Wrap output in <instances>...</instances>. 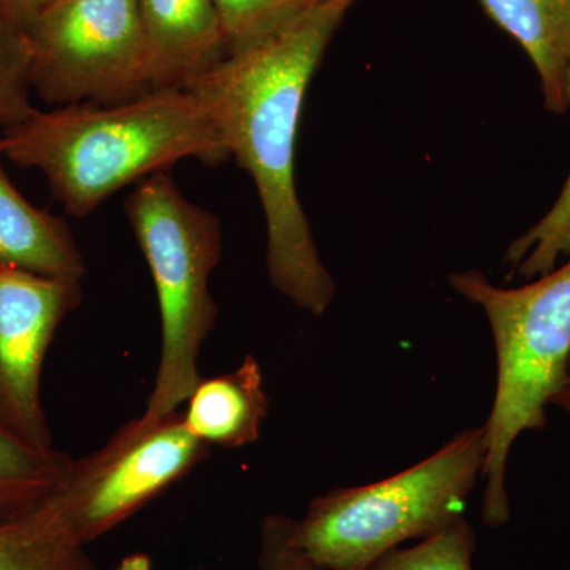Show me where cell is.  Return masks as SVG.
Instances as JSON below:
<instances>
[{"mask_svg":"<svg viewBox=\"0 0 570 570\" xmlns=\"http://www.w3.org/2000/svg\"><path fill=\"white\" fill-rule=\"evenodd\" d=\"M355 2L321 0L273 39L227 56L184 88L204 105L230 159L257 187L269 281L313 316H324L336 284L296 193V137L309 82Z\"/></svg>","mask_w":570,"mask_h":570,"instance_id":"1","label":"cell"},{"mask_svg":"<svg viewBox=\"0 0 570 570\" xmlns=\"http://www.w3.org/2000/svg\"><path fill=\"white\" fill-rule=\"evenodd\" d=\"M6 159L37 168L67 214L86 217L130 184L184 159H230L204 105L187 89H160L115 105L78 104L3 130Z\"/></svg>","mask_w":570,"mask_h":570,"instance_id":"2","label":"cell"},{"mask_svg":"<svg viewBox=\"0 0 570 570\" xmlns=\"http://www.w3.org/2000/svg\"><path fill=\"white\" fill-rule=\"evenodd\" d=\"M456 294L482 307L498 360L497 393L485 425L482 515L490 528L510 520L505 482L510 450L527 431L547 425V407L564 381L570 356V258L517 288L491 284L478 269L455 273Z\"/></svg>","mask_w":570,"mask_h":570,"instance_id":"3","label":"cell"},{"mask_svg":"<svg viewBox=\"0 0 570 570\" xmlns=\"http://www.w3.org/2000/svg\"><path fill=\"white\" fill-rule=\"evenodd\" d=\"M485 456V428L464 430L393 478L314 498L303 519H288V539L324 570H367L406 540L463 517Z\"/></svg>","mask_w":570,"mask_h":570,"instance_id":"4","label":"cell"},{"mask_svg":"<svg viewBox=\"0 0 570 570\" xmlns=\"http://www.w3.org/2000/svg\"><path fill=\"white\" fill-rule=\"evenodd\" d=\"M124 213L151 272L160 313V356L142 417L174 414L200 381L198 360L216 328L209 277L223 257V228L184 197L168 171L142 179Z\"/></svg>","mask_w":570,"mask_h":570,"instance_id":"5","label":"cell"},{"mask_svg":"<svg viewBox=\"0 0 570 570\" xmlns=\"http://www.w3.org/2000/svg\"><path fill=\"white\" fill-rule=\"evenodd\" d=\"M24 39L31 91L52 107L115 105L153 92L135 0H52Z\"/></svg>","mask_w":570,"mask_h":570,"instance_id":"6","label":"cell"},{"mask_svg":"<svg viewBox=\"0 0 570 570\" xmlns=\"http://www.w3.org/2000/svg\"><path fill=\"white\" fill-rule=\"evenodd\" d=\"M209 445L190 433L183 412L138 417L119 428L91 455L71 461L52 497L82 543L89 546L145 508L204 463Z\"/></svg>","mask_w":570,"mask_h":570,"instance_id":"7","label":"cell"},{"mask_svg":"<svg viewBox=\"0 0 570 570\" xmlns=\"http://www.w3.org/2000/svg\"><path fill=\"white\" fill-rule=\"evenodd\" d=\"M81 299V279L0 268V425L36 448H55L41 373L59 326Z\"/></svg>","mask_w":570,"mask_h":570,"instance_id":"8","label":"cell"},{"mask_svg":"<svg viewBox=\"0 0 570 570\" xmlns=\"http://www.w3.org/2000/svg\"><path fill=\"white\" fill-rule=\"evenodd\" d=\"M153 91L184 89L227 58L214 0H135Z\"/></svg>","mask_w":570,"mask_h":570,"instance_id":"9","label":"cell"},{"mask_svg":"<svg viewBox=\"0 0 570 570\" xmlns=\"http://www.w3.org/2000/svg\"><path fill=\"white\" fill-rule=\"evenodd\" d=\"M3 159L0 137V268L85 279L88 268L69 224L32 205L11 181Z\"/></svg>","mask_w":570,"mask_h":570,"instance_id":"10","label":"cell"},{"mask_svg":"<svg viewBox=\"0 0 570 570\" xmlns=\"http://www.w3.org/2000/svg\"><path fill=\"white\" fill-rule=\"evenodd\" d=\"M186 403L184 422L209 448L239 449L254 444L269 411L257 358L247 355L230 373L202 377Z\"/></svg>","mask_w":570,"mask_h":570,"instance_id":"11","label":"cell"},{"mask_svg":"<svg viewBox=\"0 0 570 570\" xmlns=\"http://www.w3.org/2000/svg\"><path fill=\"white\" fill-rule=\"evenodd\" d=\"M491 21L523 48L538 70L543 104L570 108V0H480Z\"/></svg>","mask_w":570,"mask_h":570,"instance_id":"12","label":"cell"},{"mask_svg":"<svg viewBox=\"0 0 570 570\" xmlns=\"http://www.w3.org/2000/svg\"><path fill=\"white\" fill-rule=\"evenodd\" d=\"M0 570H99L52 498L0 523Z\"/></svg>","mask_w":570,"mask_h":570,"instance_id":"13","label":"cell"},{"mask_svg":"<svg viewBox=\"0 0 570 570\" xmlns=\"http://www.w3.org/2000/svg\"><path fill=\"white\" fill-rule=\"evenodd\" d=\"M71 461L66 453L36 448L0 425V523L50 501L66 482Z\"/></svg>","mask_w":570,"mask_h":570,"instance_id":"14","label":"cell"},{"mask_svg":"<svg viewBox=\"0 0 570 570\" xmlns=\"http://www.w3.org/2000/svg\"><path fill=\"white\" fill-rule=\"evenodd\" d=\"M321 0H214L227 56L273 39Z\"/></svg>","mask_w":570,"mask_h":570,"instance_id":"15","label":"cell"},{"mask_svg":"<svg viewBox=\"0 0 570 570\" xmlns=\"http://www.w3.org/2000/svg\"><path fill=\"white\" fill-rule=\"evenodd\" d=\"M562 257H570V174L546 216L508 247L504 264L512 275L534 279L557 268Z\"/></svg>","mask_w":570,"mask_h":570,"instance_id":"16","label":"cell"},{"mask_svg":"<svg viewBox=\"0 0 570 570\" xmlns=\"http://www.w3.org/2000/svg\"><path fill=\"white\" fill-rule=\"evenodd\" d=\"M475 534L464 517L411 549H393L367 570H472Z\"/></svg>","mask_w":570,"mask_h":570,"instance_id":"17","label":"cell"},{"mask_svg":"<svg viewBox=\"0 0 570 570\" xmlns=\"http://www.w3.org/2000/svg\"><path fill=\"white\" fill-rule=\"evenodd\" d=\"M28 47L24 36L0 17V127L18 126L31 118L36 108L31 102Z\"/></svg>","mask_w":570,"mask_h":570,"instance_id":"18","label":"cell"},{"mask_svg":"<svg viewBox=\"0 0 570 570\" xmlns=\"http://www.w3.org/2000/svg\"><path fill=\"white\" fill-rule=\"evenodd\" d=\"M261 570H324L288 539V517L268 515L261 528Z\"/></svg>","mask_w":570,"mask_h":570,"instance_id":"19","label":"cell"},{"mask_svg":"<svg viewBox=\"0 0 570 570\" xmlns=\"http://www.w3.org/2000/svg\"><path fill=\"white\" fill-rule=\"evenodd\" d=\"M51 2L52 0H0V17L9 22L14 31L26 36Z\"/></svg>","mask_w":570,"mask_h":570,"instance_id":"20","label":"cell"},{"mask_svg":"<svg viewBox=\"0 0 570 570\" xmlns=\"http://www.w3.org/2000/svg\"><path fill=\"white\" fill-rule=\"evenodd\" d=\"M112 570H153V561L145 553L127 554Z\"/></svg>","mask_w":570,"mask_h":570,"instance_id":"21","label":"cell"},{"mask_svg":"<svg viewBox=\"0 0 570 570\" xmlns=\"http://www.w3.org/2000/svg\"><path fill=\"white\" fill-rule=\"evenodd\" d=\"M551 406L560 407L570 415V356L568 366H566L564 381H562L561 389L558 390L557 395L551 401Z\"/></svg>","mask_w":570,"mask_h":570,"instance_id":"22","label":"cell"}]
</instances>
